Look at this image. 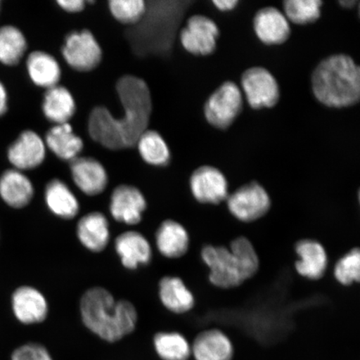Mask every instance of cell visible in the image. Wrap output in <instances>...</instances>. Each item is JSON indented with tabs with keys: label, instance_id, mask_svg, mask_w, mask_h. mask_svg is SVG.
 <instances>
[{
	"label": "cell",
	"instance_id": "cell-1",
	"mask_svg": "<svg viewBox=\"0 0 360 360\" xmlns=\"http://www.w3.org/2000/svg\"><path fill=\"white\" fill-rule=\"evenodd\" d=\"M124 115H112L105 106L94 108L89 117L90 137L110 150L136 146L139 137L147 130L152 112L150 89L141 79L124 75L116 84Z\"/></svg>",
	"mask_w": 360,
	"mask_h": 360
},
{
	"label": "cell",
	"instance_id": "cell-2",
	"mask_svg": "<svg viewBox=\"0 0 360 360\" xmlns=\"http://www.w3.org/2000/svg\"><path fill=\"white\" fill-rule=\"evenodd\" d=\"M81 319L90 332L108 343H115L132 334L138 312L129 300H116L109 290L92 287L80 300Z\"/></svg>",
	"mask_w": 360,
	"mask_h": 360
},
{
	"label": "cell",
	"instance_id": "cell-3",
	"mask_svg": "<svg viewBox=\"0 0 360 360\" xmlns=\"http://www.w3.org/2000/svg\"><path fill=\"white\" fill-rule=\"evenodd\" d=\"M315 98L323 105L346 108L356 105L360 98V70L352 58L331 56L315 68L312 75Z\"/></svg>",
	"mask_w": 360,
	"mask_h": 360
},
{
	"label": "cell",
	"instance_id": "cell-4",
	"mask_svg": "<svg viewBox=\"0 0 360 360\" xmlns=\"http://www.w3.org/2000/svg\"><path fill=\"white\" fill-rule=\"evenodd\" d=\"M146 3V12L142 20L135 25L138 28L132 30L129 34L130 42L134 51L139 55H161L168 53L174 41L178 22L181 20L186 7H179V2Z\"/></svg>",
	"mask_w": 360,
	"mask_h": 360
},
{
	"label": "cell",
	"instance_id": "cell-5",
	"mask_svg": "<svg viewBox=\"0 0 360 360\" xmlns=\"http://www.w3.org/2000/svg\"><path fill=\"white\" fill-rule=\"evenodd\" d=\"M200 259L208 269L210 285L216 289L235 290L248 281L240 262L227 246H202Z\"/></svg>",
	"mask_w": 360,
	"mask_h": 360
},
{
	"label": "cell",
	"instance_id": "cell-6",
	"mask_svg": "<svg viewBox=\"0 0 360 360\" xmlns=\"http://www.w3.org/2000/svg\"><path fill=\"white\" fill-rule=\"evenodd\" d=\"M228 212L244 224H250L266 217L272 209V200L263 186L251 181L229 193L226 201Z\"/></svg>",
	"mask_w": 360,
	"mask_h": 360
},
{
	"label": "cell",
	"instance_id": "cell-7",
	"mask_svg": "<svg viewBox=\"0 0 360 360\" xmlns=\"http://www.w3.org/2000/svg\"><path fill=\"white\" fill-rule=\"evenodd\" d=\"M243 109L240 88L231 81L224 83L211 94L205 105L207 121L219 129H226L235 122Z\"/></svg>",
	"mask_w": 360,
	"mask_h": 360
},
{
	"label": "cell",
	"instance_id": "cell-8",
	"mask_svg": "<svg viewBox=\"0 0 360 360\" xmlns=\"http://www.w3.org/2000/svg\"><path fill=\"white\" fill-rule=\"evenodd\" d=\"M62 55L72 69L89 72L96 69L102 60V49L90 31H75L67 36Z\"/></svg>",
	"mask_w": 360,
	"mask_h": 360
},
{
	"label": "cell",
	"instance_id": "cell-9",
	"mask_svg": "<svg viewBox=\"0 0 360 360\" xmlns=\"http://www.w3.org/2000/svg\"><path fill=\"white\" fill-rule=\"evenodd\" d=\"M193 199L202 205L219 206L229 195V182L219 169L204 165L193 171L190 179Z\"/></svg>",
	"mask_w": 360,
	"mask_h": 360
},
{
	"label": "cell",
	"instance_id": "cell-10",
	"mask_svg": "<svg viewBox=\"0 0 360 360\" xmlns=\"http://www.w3.org/2000/svg\"><path fill=\"white\" fill-rule=\"evenodd\" d=\"M241 84L252 109L272 108L280 101L277 81L264 68L253 67L247 70L242 75Z\"/></svg>",
	"mask_w": 360,
	"mask_h": 360
},
{
	"label": "cell",
	"instance_id": "cell-11",
	"mask_svg": "<svg viewBox=\"0 0 360 360\" xmlns=\"http://www.w3.org/2000/svg\"><path fill=\"white\" fill-rule=\"evenodd\" d=\"M294 251V269L300 278L319 281L326 276L330 257L322 243L313 238H302L295 243Z\"/></svg>",
	"mask_w": 360,
	"mask_h": 360
},
{
	"label": "cell",
	"instance_id": "cell-12",
	"mask_svg": "<svg viewBox=\"0 0 360 360\" xmlns=\"http://www.w3.org/2000/svg\"><path fill=\"white\" fill-rule=\"evenodd\" d=\"M219 30L210 18L193 15L180 33L183 47L195 56H206L213 53L217 45Z\"/></svg>",
	"mask_w": 360,
	"mask_h": 360
},
{
	"label": "cell",
	"instance_id": "cell-13",
	"mask_svg": "<svg viewBox=\"0 0 360 360\" xmlns=\"http://www.w3.org/2000/svg\"><path fill=\"white\" fill-rule=\"evenodd\" d=\"M11 309L13 317L24 326L39 325L48 317L46 298L34 286L21 285L13 291Z\"/></svg>",
	"mask_w": 360,
	"mask_h": 360
},
{
	"label": "cell",
	"instance_id": "cell-14",
	"mask_svg": "<svg viewBox=\"0 0 360 360\" xmlns=\"http://www.w3.org/2000/svg\"><path fill=\"white\" fill-rule=\"evenodd\" d=\"M46 155V146L37 133L24 130L7 150V159L13 169L22 171L37 169Z\"/></svg>",
	"mask_w": 360,
	"mask_h": 360
},
{
	"label": "cell",
	"instance_id": "cell-15",
	"mask_svg": "<svg viewBox=\"0 0 360 360\" xmlns=\"http://www.w3.org/2000/svg\"><path fill=\"white\" fill-rule=\"evenodd\" d=\"M147 209V201L136 187L122 184L112 192L110 212L115 221L136 225L142 221Z\"/></svg>",
	"mask_w": 360,
	"mask_h": 360
},
{
	"label": "cell",
	"instance_id": "cell-16",
	"mask_svg": "<svg viewBox=\"0 0 360 360\" xmlns=\"http://www.w3.org/2000/svg\"><path fill=\"white\" fill-rule=\"evenodd\" d=\"M34 193L32 181L22 171L11 168L0 174V200L8 208H26L34 200Z\"/></svg>",
	"mask_w": 360,
	"mask_h": 360
},
{
	"label": "cell",
	"instance_id": "cell-17",
	"mask_svg": "<svg viewBox=\"0 0 360 360\" xmlns=\"http://www.w3.org/2000/svg\"><path fill=\"white\" fill-rule=\"evenodd\" d=\"M70 171L76 186L88 196L101 195L109 183L106 169L93 158L77 157L71 160Z\"/></svg>",
	"mask_w": 360,
	"mask_h": 360
},
{
	"label": "cell",
	"instance_id": "cell-18",
	"mask_svg": "<svg viewBox=\"0 0 360 360\" xmlns=\"http://www.w3.org/2000/svg\"><path fill=\"white\" fill-rule=\"evenodd\" d=\"M191 352L195 360H232L235 348L224 332L219 328H208L195 337Z\"/></svg>",
	"mask_w": 360,
	"mask_h": 360
},
{
	"label": "cell",
	"instance_id": "cell-19",
	"mask_svg": "<svg viewBox=\"0 0 360 360\" xmlns=\"http://www.w3.org/2000/svg\"><path fill=\"white\" fill-rule=\"evenodd\" d=\"M115 249L123 266L134 270L139 265H147L152 260L150 243L138 231H126L115 238Z\"/></svg>",
	"mask_w": 360,
	"mask_h": 360
},
{
	"label": "cell",
	"instance_id": "cell-20",
	"mask_svg": "<svg viewBox=\"0 0 360 360\" xmlns=\"http://www.w3.org/2000/svg\"><path fill=\"white\" fill-rule=\"evenodd\" d=\"M157 250L164 257L170 259L182 258L191 246L187 229L174 219H165L155 233Z\"/></svg>",
	"mask_w": 360,
	"mask_h": 360
},
{
	"label": "cell",
	"instance_id": "cell-21",
	"mask_svg": "<svg viewBox=\"0 0 360 360\" xmlns=\"http://www.w3.org/2000/svg\"><path fill=\"white\" fill-rule=\"evenodd\" d=\"M76 235L81 245L87 250L101 253L106 249L110 240L109 220L98 211L85 214L77 223Z\"/></svg>",
	"mask_w": 360,
	"mask_h": 360
},
{
	"label": "cell",
	"instance_id": "cell-22",
	"mask_svg": "<svg viewBox=\"0 0 360 360\" xmlns=\"http://www.w3.org/2000/svg\"><path fill=\"white\" fill-rule=\"evenodd\" d=\"M254 29L260 41L267 45L285 43L291 33L289 20L274 7H265L256 13Z\"/></svg>",
	"mask_w": 360,
	"mask_h": 360
},
{
	"label": "cell",
	"instance_id": "cell-23",
	"mask_svg": "<svg viewBox=\"0 0 360 360\" xmlns=\"http://www.w3.org/2000/svg\"><path fill=\"white\" fill-rule=\"evenodd\" d=\"M159 297L162 304L171 313L184 314L195 306V297L181 278L165 276L159 283Z\"/></svg>",
	"mask_w": 360,
	"mask_h": 360
},
{
	"label": "cell",
	"instance_id": "cell-24",
	"mask_svg": "<svg viewBox=\"0 0 360 360\" xmlns=\"http://www.w3.org/2000/svg\"><path fill=\"white\" fill-rule=\"evenodd\" d=\"M44 201L49 211L58 218L70 220L79 214L80 207L77 198L60 179H53L47 184Z\"/></svg>",
	"mask_w": 360,
	"mask_h": 360
},
{
	"label": "cell",
	"instance_id": "cell-25",
	"mask_svg": "<svg viewBox=\"0 0 360 360\" xmlns=\"http://www.w3.org/2000/svg\"><path fill=\"white\" fill-rule=\"evenodd\" d=\"M42 110L51 122L56 125L67 124L75 114L76 103L69 89L58 84L45 92Z\"/></svg>",
	"mask_w": 360,
	"mask_h": 360
},
{
	"label": "cell",
	"instance_id": "cell-26",
	"mask_svg": "<svg viewBox=\"0 0 360 360\" xmlns=\"http://www.w3.org/2000/svg\"><path fill=\"white\" fill-rule=\"evenodd\" d=\"M44 143L58 159L65 161L76 159L84 148L82 139L69 123L53 126L46 134Z\"/></svg>",
	"mask_w": 360,
	"mask_h": 360
},
{
	"label": "cell",
	"instance_id": "cell-27",
	"mask_svg": "<svg viewBox=\"0 0 360 360\" xmlns=\"http://www.w3.org/2000/svg\"><path fill=\"white\" fill-rule=\"evenodd\" d=\"M26 68L30 79L39 87L47 89L55 87L61 79L60 65L48 53H30L27 58Z\"/></svg>",
	"mask_w": 360,
	"mask_h": 360
},
{
	"label": "cell",
	"instance_id": "cell-28",
	"mask_svg": "<svg viewBox=\"0 0 360 360\" xmlns=\"http://www.w3.org/2000/svg\"><path fill=\"white\" fill-rule=\"evenodd\" d=\"M28 43L24 33L15 25L0 26V64L13 67L25 57Z\"/></svg>",
	"mask_w": 360,
	"mask_h": 360
},
{
	"label": "cell",
	"instance_id": "cell-29",
	"mask_svg": "<svg viewBox=\"0 0 360 360\" xmlns=\"http://www.w3.org/2000/svg\"><path fill=\"white\" fill-rule=\"evenodd\" d=\"M153 343L158 356L162 360H188L191 357L190 342L179 332L157 333Z\"/></svg>",
	"mask_w": 360,
	"mask_h": 360
},
{
	"label": "cell",
	"instance_id": "cell-30",
	"mask_svg": "<svg viewBox=\"0 0 360 360\" xmlns=\"http://www.w3.org/2000/svg\"><path fill=\"white\" fill-rule=\"evenodd\" d=\"M139 155L147 164L163 167L169 163L170 151L167 143L155 130L147 129L136 143Z\"/></svg>",
	"mask_w": 360,
	"mask_h": 360
},
{
	"label": "cell",
	"instance_id": "cell-31",
	"mask_svg": "<svg viewBox=\"0 0 360 360\" xmlns=\"http://www.w3.org/2000/svg\"><path fill=\"white\" fill-rule=\"evenodd\" d=\"M335 281L343 287L360 282V250L354 247L337 259L333 269Z\"/></svg>",
	"mask_w": 360,
	"mask_h": 360
},
{
	"label": "cell",
	"instance_id": "cell-32",
	"mask_svg": "<svg viewBox=\"0 0 360 360\" xmlns=\"http://www.w3.org/2000/svg\"><path fill=\"white\" fill-rule=\"evenodd\" d=\"M322 4L319 0H286L283 10L288 20L296 25H308L319 19Z\"/></svg>",
	"mask_w": 360,
	"mask_h": 360
},
{
	"label": "cell",
	"instance_id": "cell-33",
	"mask_svg": "<svg viewBox=\"0 0 360 360\" xmlns=\"http://www.w3.org/2000/svg\"><path fill=\"white\" fill-rule=\"evenodd\" d=\"M109 7L115 19L124 25L138 24L146 12L143 0H111Z\"/></svg>",
	"mask_w": 360,
	"mask_h": 360
},
{
	"label": "cell",
	"instance_id": "cell-34",
	"mask_svg": "<svg viewBox=\"0 0 360 360\" xmlns=\"http://www.w3.org/2000/svg\"><path fill=\"white\" fill-rule=\"evenodd\" d=\"M11 360H53L45 346L30 342L19 346L11 354Z\"/></svg>",
	"mask_w": 360,
	"mask_h": 360
},
{
	"label": "cell",
	"instance_id": "cell-35",
	"mask_svg": "<svg viewBox=\"0 0 360 360\" xmlns=\"http://www.w3.org/2000/svg\"><path fill=\"white\" fill-rule=\"evenodd\" d=\"M57 4L68 13H79L83 11L86 2L84 0H58Z\"/></svg>",
	"mask_w": 360,
	"mask_h": 360
},
{
	"label": "cell",
	"instance_id": "cell-36",
	"mask_svg": "<svg viewBox=\"0 0 360 360\" xmlns=\"http://www.w3.org/2000/svg\"><path fill=\"white\" fill-rule=\"evenodd\" d=\"M8 90L1 80H0V118L6 115L8 111Z\"/></svg>",
	"mask_w": 360,
	"mask_h": 360
},
{
	"label": "cell",
	"instance_id": "cell-37",
	"mask_svg": "<svg viewBox=\"0 0 360 360\" xmlns=\"http://www.w3.org/2000/svg\"><path fill=\"white\" fill-rule=\"evenodd\" d=\"M213 4L218 10L226 12L233 10L238 1V0H214Z\"/></svg>",
	"mask_w": 360,
	"mask_h": 360
},
{
	"label": "cell",
	"instance_id": "cell-38",
	"mask_svg": "<svg viewBox=\"0 0 360 360\" xmlns=\"http://www.w3.org/2000/svg\"><path fill=\"white\" fill-rule=\"evenodd\" d=\"M356 1H352V0H345V1H340V6L344 8H352L356 4Z\"/></svg>",
	"mask_w": 360,
	"mask_h": 360
},
{
	"label": "cell",
	"instance_id": "cell-39",
	"mask_svg": "<svg viewBox=\"0 0 360 360\" xmlns=\"http://www.w3.org/2000/svg\"><path fill=\"white\" fill-rule=\"evenodd\" d=\"M1 10H2V1H1V0H0V13H1Z\"/></svg>",
	"mask_w": 360,
	"mask_h": 360
}]
</instances>
